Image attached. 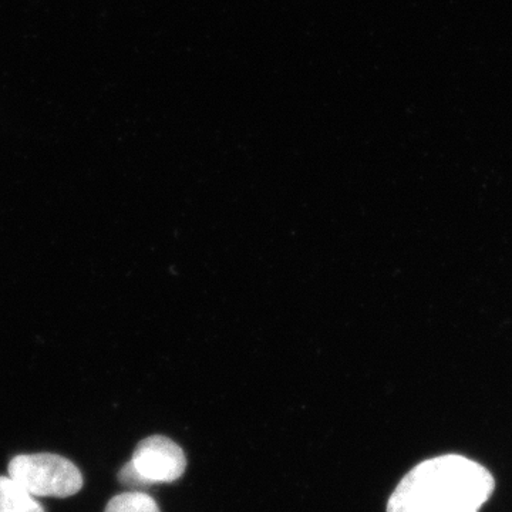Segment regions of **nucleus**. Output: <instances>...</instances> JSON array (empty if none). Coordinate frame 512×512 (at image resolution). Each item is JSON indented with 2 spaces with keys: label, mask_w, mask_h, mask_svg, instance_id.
I'll return each instance as SVG.
<instances>
[{
  "label": "nucleus",
  "mask_w": 512,
  "mask_h": 512,
  "mask_svg": "<svg viewBox=\"0 0 512 512\" xmlns=\"http://www.w3.org/2000/svg\"><path fill=\"white\" fill-rule=\"evenodd\" d=\"M487 468L447 454L423 461L404 476L390 495L387 512H478L493 495Z\"/></svg>",
  "instance_id": "f257e3e1"
},
{
  "label": "nucleus",
  "mask_w": 512,
  "mask_h": 512,
  "mask_svg": "<svg viewBox=\"0 0 512 512\" xmlns=\"http://www.w3.org/2000/svg\"><path fill=\"white\" fill-rule=\"evenodd\" d=\"M0 512H45V508L18 481L0 477Z\"/></svg>",
  "instance_id": "20e7f679"
},
{
  "label": "nucleus",
  "mask_w": 512,
  "mask_h": 512,
  "mask_svg": "<svg viewBox=\"0 0 512 512\" xmlns=\"http://www.w3.org/2000/svg\"><path fill=\"white\" fill-rule=\"evenodd\" d=\"M9 477L35 497L67 498L83 488L79 468L57 454H22L15 457L9 463Z\"/></svg>",
  "instance_id": "f03ea898"
},
{
  "label": "nucleus",
  "mask_w": 512,
  "mask_h": 512,
  "mask_svg": "<svg viewBox=\"0 0 512 512\" xmlns=\"http://www.w3.org/2000/svg\"><path fill=\"white\" fill-rule=\"evenodd\" d=\"M187 468L183 448L164 436H151L137 444L133 457L121 468V484L131 488L170 484L180 480Z\"/></svg>",
  "instance_id": "7ed1b4c3"
},
{
  "label": "nucleus",
  "mask_w": 512,
  "mask_h": 512,
  "mask_svg": "<svg viewBox=\"0 0 512 512\" xmlns=\"http://www.w3.org/2000/svg\"><path fill=\"white\" fill-rule=\"evenodd\" d=\"M104 512H161L153 497L141 491H130L111 498Z\"/></svg>",
  "instance_id": "39448f33"
}]
</instances>
